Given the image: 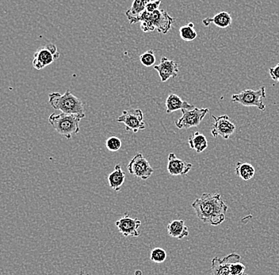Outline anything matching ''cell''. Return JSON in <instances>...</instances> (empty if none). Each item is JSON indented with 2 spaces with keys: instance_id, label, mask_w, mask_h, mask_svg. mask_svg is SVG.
Returning a JSON list of instances; mask_svg holds the SVG:
<instances>
[{
  "instance_id": "obj_18",
  "label": "cell",
  "mask_w": 279,
  "mask_h": 275,
  "mask_svg": "<svg viewBox=\"0 0 279 275\" xmlns=\"http://www.w3.org/2000/svg\"><path fill=\"white\" fill-rule=\"evenodd\" d=\"M107 179L111 189H114V191H119L125 181V174L120 164L115 165L114 171L108 175Z\"/></svg>"
},
{
  "instance_id": "obj_12",
  "label": "cell",
  "mask_w": 279,
  "mask_h": 275,
  "mask_svg": "<svg viewBox=\"0 0 279 275\" xmlns=\"http://www.w3.org/2000/svg\"><path fill=\"white\" fill-rule=\"evenodd\" d=\"M120 233L125 237H137L140 235L139 228L142 221L138 218H132L125 214L115 222Z\"/></svg>"
},
{
  "instance_id": "obj_15",
  "label": "cell",
  "mask_w": 279,
  "mask_h": 275,
  "mask_svg": "<svg viewBox=\"0 0 279 275\" xmlns=\"http://www.w3.org/2000/svg\"><path fill=\"white\" fill-rule=\"evenodd\" d=\"M166 106V112L167 113H172L177 111L180 109H194L195 106L190 105L186 101H183L179 95L176 94H170L167 97V100L165 102Z\"/></svg>"
},
{
  "instance_id": "obj_13",
  "label": "cell",
  "mask_w": 279,
  "mask_h": 275,
  "mask_svg": "<svg viewBox=\"0 0 279 275\" xmlns=\"http://www.w3.org/2000/svg\"><path fill=\"white\" fill-rule=\"evenodd\" d=\"M154 68L159 73L162 83L167 82L170 78H176L180 71L178 63L165 57H162L160 64L155 65Z\"/></svg>"
},
{
  "instance_id": "obj_23",
  "label": "cell",
  "mask_w": 279,
  "mask_h": 275,
  "mask_svg": "<svg viewBox=\"0 0 279 275\" xmlns=\"http://www.w3.org/2000/svg\"><path fill=\"white\" fill-rule=\"evenodd\" d=\"M150 259L156 263H162L167 259V252L163 248H154L151 252Z\"/></svg>"
},
{
  "instance_id": "obj_16",
  "label": "cell",
  "mask_w": 279,
  "mask_h": 275,
  "mask_svg": "<svg viewBox=\"0 0 279 275\" xmlns=\"http://www.w3.org/2000/svg\"><path fill=\"white\" fill-rule=\"evenodd\" d=\"M167 233L170 237L182 240L189 235V229L183 220H174L170 221L167 227Z\"/></svg>"
},
{
  "instance_id": "obj_22",
  "label": "cell",
  "mask_w": 279,
  "mask_h": 275,
  "mask_svg": "<svg viewBox=\"0 0 279 275\" xmlns=\"http://www.w3.org/2000/svg\"><path fill=\"white\" fill-rule=\"evenodd\" d=\"M180 37L185 42H192L198 36V33L194 29V25L192 22L183 26L180 29Z\"/></svg>"
},
{
  "instance_id": "obj_19",
  "label": "cell",
  "mask_w": 279,
  "mask_h": 275,
  "mask_svg": "<svg viewBox=\"0 0 279 275\" xmlns=\"http://www.w3.org/2000/svg\"><path fill=\"white\" fill-rule=\"evenodd\" d=\"M148 3L149 0H135L132 2L131 8L125 12V15L130 25L146 11Z\"/></svg>"
},
{
  "instance_id": "obj_3",
  "label": "cell",
  "mask_w": 279,
  "mask_h": 275,
  "mask_svg": "<svg viewBox=\"0 0 279 275\" xmlns=\"http://www.w3.org/2000/svg\"><path fill=\"white\" fill-rule=\"evenodd\" d=\"M85 116L66 113H52L49 117V122L60 135L71 140L73 134L80 133V122Z\"/></svg>"
},
{
  "instance_id": "obj_7",
  "label": "cell",
  "mask_w": 279,
  "mask_h": 275,
  "mask_svg": "<svg viewBox=\"0 0 279 275\" xmlns=\"http://www.w3.org/2000/svg\"><path fill=\"white\" fill-rule=\"evenodd\" d=\"M117 122L123 123L127 132L136 133L146 128L144 122V113L140 108L124 110L122 115L117 119Z\"/></svg>"
},
{
  "instance_id": "obj_21",
  "label": "cell",
  "mask_w": 279,
  "mask_h": 275,
  "mask_svg": "<svg viewBox=\"0 0 279 275\" xmlns=\"http://www.w3.org/2000/svg\"><path fill=\"white\" fill-rule=\"evenodd\" d=\"M235 172H236V175L239 176L241 179L249 181L252 179L256 174V169L249 163L238 162L236 164Z\"/></svg>"
},
{
  "instance_id": "obj_6",
  "label": "cell",
  "mask_w": 279,
  "mask_h": 275,
  "mask_svg": "<svg viewBox=\"0 0 279 275\" xmlns=\"http://www.w3.org/2000/svg\"><path fill=\"white\" fill-rule=\"evenodd\" d=\"M182 117L176 121L175 124L180 130L197 127L201 124V121L210 112L208 108L194 107L191 109H182Z\"/></svg>"
},
{
  "instance_id": "obj_10",
  "label": "cell",
  "mask_w": 279,
  "mask_h": 275,
  "mask_svg": "<svg viewBox=\"0 0 279 275\" xmlns=\"http://www.w3.org/2000/svg\"><path fill=\"white\" fill-rule=\"evenodd\" d=\"M212 117L214 119L211 130L213 137H221L225 140H228L236 131V125L231 121L228 115L223 114L219 117H216L213 115Z\"/></svg>"
},
{
  "instance_id": "obj_9",
  "label": "cell",
  "mask_w": 279,
  "mask_h": 275,
  "mask_svg": "<svg viewBox=\"0 0 279 275\" xmlns=\"http://www.w3.org/2000/svg\"><path fill=\"white\" fill-rule=\"evenodd\" d=\"M128 171L131 175H134L138 179L146 180L149 179L154 172L149 161L143 154L137 153L131 160L128 165Z\"/></svg>"
},
{
  "instance_id": "obj_28",
  "label": "cell",
  "mask_w": 279,
  "mask_h": 275,
  "mask_svg": "<svg viewBox=\"0 0 279 275\" xmlns=\"http://www.w3.org/2000/svg\"><path fill=\"white\" fill-rule=\"evenodd\" d=\"M269 74L273 81H277L279 84V63L273 68H270Z\"/></svg>"
},
{
  "instance_id": "obj_8",
  "label": "cell",
  "mask_w": 279,
  "mask_h": 275,
  "mask_svg": "<svg viewBox=\"0 0 279 275\" xmlns=\"http://www.w3.org/2000/svg\"><path fill=\"white\" fill-rule=\"evenodd\" d=\"M59 57L60 53L56 46L54 44H49L39 48L35 52L32 64L35 69L42 70L49 64H53Z\"/></svg>"
},
{
  "instance_id": "obj_17",
  "label": "cell",
  "mask_w": 279,
  "mask_h": 275,
  "mask_svg": "<svg viewBox=\"0 0 279 275\" xmlns=\"http://www.w3.org/2000/svg\"><path fill=\"white\" fill-rule=\"evenodd\" d=\"M232 17L226 11H221L213 18H204L202 20V24L205 26H208L211 23H214L218 27L223 28V29L229 27L232 25Z\"/></svg>"
},
{
  "instance_id": "obj_1",
  "label": "cell",
  "mask_w": 279,
  "mask_h": 275,
  "mask_svg": "<svg viewBox=\"0 0 279 275\" xmlns=\"http://www.w3.org/2000/svg\"><path fill=\"white\" fill-rule=\"evenodd\" d=\"M191 206L200 221L213 226L220 225L225 221L228 209L220 193H203Z\"/></svg>"
},
{
  "instance_id": "obj_11",
  "label": "cell",
  "mask_w": 279,
  "mask_h": 275,
  "mask_svg": "<svg viewBox=\"0 0 279 275\" xmlns=\"http://www.w3.org/2000/svg\"><path fill=\"white\" fill-rule=\"evenodd\" d=\"M241 256L236 253L229 254L225 257H215L211 262V275H232L230 266L232 263L240 262Z\"/></svg>"
},
{
  "instance_id": "obj_20",
  "label": "cell",
  "mask_w": 279,
  "mask_h": 275,
  "mask_svg": "<svg viewBox=\"0 0 279 275\" xmlns=\"http://www.w3.org/2000/svg\"><path fill=\"white\" fill-rule=\"evenodd\" d=\"M188 144L191 149H194L196 152L201 153L208 148V140L206 137L199 132H194L188 139Z\"/></svg>"
},
{
  "instance_id": "obj_27",
  "label": "cell",
  "mask_w": 279,
  "mask_h": 275,
  "mask_svg": "<svg viewBox=\"0 0 279 275\" xmlns=\"http://www.w3.org/2000/svg\"><path fill=\"white\" fill-rule=\"evenodd\" d=\"M160 4H161V1H149L146 6V11L149 13H152L159 10Z\"/></svg>"
},
{
  "instance_id": "obj_14",
  "label": "cell",
  "mask_w": 279,
  "mask_h": 275,
  "mask_svg": "<svg viewBox=\"0 0 279 275\" xmlns=\"http://www.w3.org/2000/svg\"><path fill=\"white\" fill-rule=\"evenodd\" d=\"M168 162H167V172L173 176H184L188 174L190 170L192 169L193 165L190 163L182 161L181 159L178 158L176 154L171 153L168 155Z\"/></svg>"
},
{
  "instance_id": "obj_5",
  "label": "cell",
  "mask_w": 279,
  "mask_h": 275,
  "mask_svg": "<svg viewBox=\"0 0 279 275\" xmlns=\"http://www.w3.org/2000/svg\"><path fill=\"white\" fill-rule=\"evenodd\" d=\"M266 88L261 87L258 90H243L240 93L232 95L231 100L245 106H256L262 111H264L266 105L263 104V99H266Z\"/></svg>"
},
{
  "instance_id": "obj_26",
  "label": "cell",
  "mask_w": 279,
  "mask_h": 275,
  "mask_svg": "<svg viewBox=\"0 0 279 275\" xmlns=\"http://www.w3.org/2000/svg\"><path fill=\"white\" fill-rule=\"evenodd\" d=\"M245 264L241 262H236L232 263L230 266L231 274L232 275H248L245 273Z\"/></svg>"
},
{
  "instance_id": "obj_25",
  "label": "cell",
  "mask_w": 279,
  "mask_h": 275,
  "mask_svg": "<svg viewBox=\"0 0 279 275\" xmlns=\"http://www.w3.org/2000/svg\"><path fill=\"white\" fill-rule=\"evenodd\" d=\"M122 140L117 137H111L106 140V147L112 152L118 151L122 147Z\"/></svg>"
},
{
  "instance_id": "obj_4",
  "label": "cell",
  "mask_w": 279,
  "mask_h": 275,
  "mask_svg": "<svg viewBox=\"0 0 279 275\" xmlns=\"http://www.w3.org/2000/svg\"><path fill=\"white\" fill-rule=\"evenodd\" d=\"M143 22H150L159 33L166 34L172 27L173 24L176 22V18L170 16L164 10L159 9L152 13L145 11L132 24L137 22L142 23Z\"/></svg>"
},
{
  "instance_id": "obj_2",
  "label": "cell",
  "mask_w": 279,
  "mask_h": 275,
  "mask_svg": "<svg viewBox=\"0 0 279 275\" xmlns=\"http://www.w3.org/2000/svg\"><path fill=\"white\" fill-rule=\"evenodd\" d=\"M49 102L53 109L60 110L62 113L85 116L84 103L73 95L69 89L63 95L59 92L49 94Z\"/></svg>"
},
{
  "instance_id": "obj_24",
  "label": "cell",
  "mask_w": 279,
  "mask_h": 275,
  "mask_svg": "<svg viewBox=\"0 0 279 275\" xmlns=\"http://www.w3.org/2000/svg\"><path fill=\"white\" fill-rule=\"evenodd\" d=\"M140 61L145 67H152L156 63V55L153 50L145 52L140 57Z\"/></svg>"
},
{
  "instance_id": "obj_29",
  "label": "cell",
  "mask_w": 279,
  "mask_h": 275,
  "mask_svg": "<svg viewBox=\"0 0 279 275\" xmlns=\"http://www.w3.org/2000/svg\"><path fill=\"white\" fill-rule=\"evenodd\" d=\"M141 28L145 33H150L156 30V28L152 26V24L149 22H143L141 24Z\"/></svg>"
}]
</instances>
